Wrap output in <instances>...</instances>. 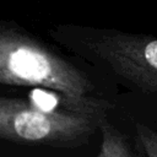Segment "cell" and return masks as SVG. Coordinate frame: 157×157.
I'll list each match as a JSON object with an SVG mask.
<instances>
[{
  "label": "cell",
  "mask_w": 157,
  "mask_h": 157,
  "mask_svg": "<svg viewBox=\"0 0 157 157\" xmlns=\"http://www.w3.org/2000/svg\"><path fill=\"white\" fill-rule=\"evenodd\" d=\"M136 134L147 157H157V134L142 125L136 126Z\"/></svg>",
  "instance_id": "cell-5"
},
{
  "label": "cell",
  "mask_w": 157,
  "mask_h": 157,
  "mask_svg": "<svg viewBox=\"0 0 157 157\" xmlns=\"http://www.w3.org/2000/svg\"><path fill=\"white\" fill-rule=\"evenodd\" d=\"M0 83L42 86L70 97L93 91L88 77L33 39L0 29Z\"/></svg>",
  "instance_id": "cell-1"
},
{
  "label": "cell",
  "mask_w": 157,
  "mask_h": 157,
  "mask_svg": "<svg viewBox=\"0 0 157 157\" xmlns=\"http://www.w3.org/2000/svg\"><path fill=\"white\" fill-rule=\"evenodd\" d=\"M92 50L110 67L145 91H157V39L115 33L98 38Z\"/></svg>",
  "instance_id": "cell-3"
},
{
  "label": "cell",
  "mask_w": 157,
  "mask_h": 157,
  "mask_svg": "<svg viewBox=\"0 0 157 157\" xmlns=\"http://www.w3.org/2000/svg\"><path fill=\"white\" fill-rule=\"evenodd\" d=\"M102 123V115L77 112L44 113L20 99L0 97V136L17 141L78 145Z\"/></svg>",
  "instance_id": "cell-2"
},
{
  "label": "cell",
  "mask_w": 157,
  "mask_h": 157,
  "mask_svg": "<svg viewBox=\"0 0 157 157\" xmlns=\"http://www.w3.org/2000/svg\"><path fill=\"white\" fill-rule=\"evenodd\" d=\"M102 146L97 157H134L126 139L109 124H102Z\"/></svg>",
  "instance_id": "cell-4"
}]
</instances>
